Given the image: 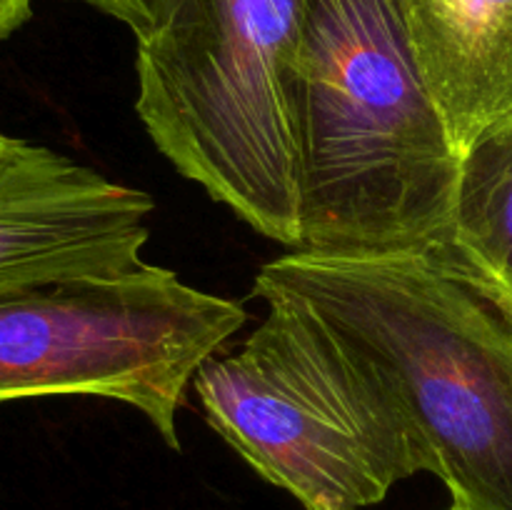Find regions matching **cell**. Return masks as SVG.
I'll use <instances>...</instances> for the list:
<instances>
[{
  "label": "cell",
  "mask_w": 512,
  "mask_h": 510,
  "mask_svg": "<svg viewBox=\"0 0 512 510\" xmlns=\"http://www.w3.org/2000/svg\"><path fill=\"white\" fill-rule=\"evenodd\" d=\"M285 93L298 250L353 258L443 240L463 155L395 0H305Z\"/></svg>",
  "instance_id": "6da1fadb"
},
{
  "label": "cell",
  "mask_w": 512,
  "mask_h": 510,
  "mask_svg": "<svg viewBox=\"0 0 512 510\" xmlns=\"http://www.w3.org/2000/svg\"><path fill=\"white\" fill-rule=\"evenodd\" d=\"M253 288L295 295L368 365L425 473L458 510H512V315L443 250L270 260Z\"/></svg>",
  "instance_id": "7a4b0ae2"
},
{
  "label": "cell",
  "mask_w": 512,
  "mask_h": 510,
  "mask_svg": "<svg viewBox=\"0 0 512 510\" xmlns=\"http://www.w3.org/2000/svg\"><path fill=\"white\" fill-rule=\"evenodd\" d=\"M305 0H175L138 40L140 123L160 153L260 235L298 250L285 78Z\"/></svg>",
  "instance_id": "3957f363"
},
{
  "label": "cell",
  "mask_w": 512,
  "mask_h": 510,
  "mask_svg": "<svg viewBox=\"0 0 512 510\" xmlns=\"http://www.w3.org/2000/svg\"><path fill=\"white\" fill-rule=\"evenodd\" d=\"M253 290L268 305L263 323L193 378L205 420L305 510L380 503L423 470L398 408L310 305Z\"/></svg>",
  "instance_id": "277c9868"
},
{
  "label": "cell",
  "mask_w": 512,
  "mask_h": 510,
  "mask_svg": "<svg viewBox=\"0 0 512 510\" xmlns=\"http://www.w3.org/2000/svg\"><path fill=\"white\" fill-rule=\"evenodd\" d=\"M245 318L235 300L150 263L0 290V403L45 395L120 400L180 450L185 388Z\"/></svg>",
  "instance_id": "5b68a950"
},
{
  "label": "cell",
  "mask_w": 512,
  "mask_h": 510,
  "mask_svg": "<svg viewBox=\"0 0 512 510\" xmlns=\"http://www.w3.org/2000/svg\"><path fill=\"white\" fill-rule=\"evenodd\" d=\"M153 208L145 190L25 143L0 173V290L138 268Z\"/></svg>",
  "instance_id": "8992f818"
},
{
  "label": "cell",
  "mask_w": 512,
  "mask_h": 510,
  "mask_svg": "<svg viewBox=\"0 0 512 510\" xmlns=\"http://www.w3.org/2000/svg\"><path fill=\"white\" fill-rule=\"evenodd\" d=\"M418 68L463 155L512 118V0H395Z\"/></svg>",
  "instance_id": "52a82bcc"
},
{
  "label": "cell",
  "mask_w": 512,
  "mask_h": 510,
  "mask_svg": "<svg viewBox=\"0 0 512 510\" xmlns=\"http://www.w3.org/2000/svg\"><path fill=\"white\" fill-rule=\"evenodd\" d=\"M433 248L512 315V118L485 130L463 153L450 228Z\"/></svg>",
  "instance_id": "ba28073f"
},
{
  "label": "cell",
  "mask_w": 512,
  "mask_h": 510,
  "mask_svg": "<svg viewBox=\"0 0 512 510\" xmlns=\"http://www.w3.org/2000/svg\"><path fill=\"white\" fill-rule=\"evenodd\" d=\"M78 3L98 8L100 13L120 20L133 30L135 40H145L155 30L163 28L175 0H78Z\"/></svg>",
  "instance_id": "9c48e42d"
},
{
  "label": "cell",
  "mask_w": 512,
  "mask_h": 510,
  "mask_svg": "<svg viewBox=\"0 0 512 510\" xmlns=\"http://www.w3.org/2000/svg\"><path fill=\"white\" fill-rule=\"evenodd\" d=\"M33 13V0H0V40L13 35Z\"/></svg>",
  "instance_id": "30bf717a"
},
{
  "label": "cell",
  "mask_w": 512,
  "mask_h": 510,
  "mask_svg": "<svg viewBox=\"0 0 512 510\" xmlns=\"http://www.w3.org/2000/svg\"><path fill=\"white\" fill-rule=\"evenodd\" d=\"M25 143H28V140L13 138V135H5L3 130H0V173L18 158L20 150L25 148Z\"/></svg>",
  "instance_id": "8fae6325"
},
{
  "label": "cell",
  "mask_w": 512,
  "mask_h": 510,
  "mask_svg": "<svg viewBox=\"0 0 512 510\" xmlns=\"http://www.w3.org/2000/svg\"><path fill=\"white\" fill-rule=\"evenodd\" d=\"M450 510H458V508H450Z\"/></svg>",
  "instance_id": "7c38bea8"
}]
</instances>
